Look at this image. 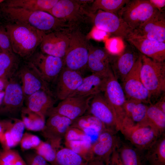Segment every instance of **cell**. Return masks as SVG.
Returning <instances> with one entry per match:
<instances>
[{
	"mask_svg": "<svg viewBox=\"0 0 165 165\" xmlns=\"http://www.w3.org/2000/svg\"><path fill=\"white\" fill-rule=\"evenodd\" d=\"M2 11L12 23L28 25L45 33L58 31L70 32L72 29L64 21L46 12L4 6Z\"/></svg>",
	"mask_w": 165,
	"mask_h": 165,
	"instance_id": "6da1fadb",
	"label": "cell"
},
{
	"mask_svg": "<svg viewBox=\"0 0 165 165\" xmlns=\"http://www.w3.org/2000/svg\"><path fill=\"white\" fill-rule=\"evenodd\" d=\"M13 52L24 59L34 54L45 33L29 25L12 23L6 27Z\"/></svg>",
	"mask_w": 165,
	"mask_h": 165,
	"instance_id": "7a4b0ae2",
	"label": "cell"
},
{
	"mask_svg": "<svg viewBox=\"0 0 165 165\" xmlns=\"http://www.w3.org/2000/svg\"><path fill=\"white\" fill-rule=\"evenodd\" d=\"M119 131L130 143L144 152L161 136L147 123H135L127 116L121 122Z\"/></svg>",
	"mask_w": 165,
	"mask_h": 165,
	"instance_id": "3957f363",
	"label": "cell"
},
{
	"mask_svg": "<svg viewBox=\"0 0 165 165\" xmlns=\"http://www.w3.org/2000/svg\"><path fill=\"white\" fill-rule=\"evenodd\" d=\"M70 42L64 58V67L82 72L87 68L90 45L87 38L78 28L69 33Z\"/></svg>",
	"mask_w": 165,
	"mask_h": 165,
	"instance_id": "277c9868",
	"label": "cell"
},
{
	"mask_svg": "<svg viewBox=\"0 0 165 165\" xmlns=\"http://www.w3.org/2000/svg\"><path fill=\"white\" fill-rule=\"evenodd\" d=\"M140 76L152 98H157L165 91V63L153 60L141 54Z\"/></svg>",
	"mask_w": 165,
	"mask_h": 165,
	"instance_id": "5b68a950",
	"label": "cell"
},
{
	"mask_svg": "<svg viewBox=\"0 0 165 165\" xmlns=\"http://www.w3.org/2000/svg\"><path fill=\"white\" fill-rule=\"evenodd\" d=\"M82 0H59L48 13L68 24L73 29L78 28L93 15L85 8Z\"/></svg>",
	"mask_w": 165,
	"mask_h": 165,
	"instance_id": "8992f818",
	"label": "cell"
},
{
	"mask_svg": "<svg viewBox=\"0 0 165 165\" xmlns=\"http://www.w3.org/2000/svg\"><path fill=\"white\" fill-rule=\"evenodd\" d=\"M158 10L149 0H128L118 16L134 30L139 27Z\"/></svg>",
	"mask_w": 165,
	"mask_h": 165,
	"instance_id": "52a82bcc",
	"label": "cell"
},
{
	"mask_svg": "<svg viewBox=\"0 0 165 165\" xmlns=\"http://www.w3.org/2000/svg\"><path fill=\"white\" fill-rule=\"evenodd\" d=\"M92 17L95 27L100 30L126 40L132 35L133 30L117 15L98 10Z\"/></svg>",
	"mask_w": 165,
	"mask_h": 165,
	"instance_id": "ba28073f",
	"label": "cell"
},
{
	"mask_svg": "<svg viewBox=\"0 0 165 165\" xmlns=\"http://www.w3.org/2000/svg\"><path fill=\"white\" fill-rule=\"evenodd\" d=\"M142 65L141 54L134 66L122 82V87L126 99H132L145 104L151 103V96L141 82L140 70Z\"/></svg>",
	"mask_w": 165,
	"mask_h": 165,
	"instance_id": "9c48e42d",
	"label": "cell"
},
{
	"mask_svg": "<svg viewBox=\"0 0 165 165\" xmlns=\"http://www.w3.org/2000/svg\"><path fill=\"white\" fill-rule=\"evenodd\" d=\"M16 75L9 79L4 90V95L0 107V115L16 116L23 108L25 97L21 83Z\"/></svg>",
	"mask_w": 165,
	"mask_h": 165,
	"instance_id": "30bf717a",
	"label": "cell"
},
{
	"mask_svg": "<svg viewBox=\"0 0 165 165\" xmlns=\"http://www.w3.org/2000/svg\"><path fill=\"white\" fill-rule=\"evenodd\" d=\"M31 62L48 83H54L64 67V58L42 52L34 54L29 58Z\"/></svg>",
	"mask_w": 165,
	"mask_h": 165,
	"instance_id": "8fae6325",
	"label": "cell"
},
{
	"mask_svg": "<svg viewBox=\"0 0 165 165\" xmlns=\"http://www.w3.org/2000/svg\"><path fill=\"white\" fill-rule=\"evenodd\" d=\"M45 126L41 131L46 141L57 150L61 147L62 140L73 121L64 116L51 114L48 116Z\"/></svg>",
	"mask_w": 165,
	"mask_h": 165,
	"instance_id": "7c38bea8",
	"label": "cell"
},
{
	"mask_svg": "<svg viewBox=\"0 0 165 165\" xmlns=\"http://www.w3.org/2000/svg\"><path fill=\"white\" fill-rule=\"evenodd\" d=\"M16 75L21 82L25 98L40 90L52 92L48 84L30 62L19 67Z\"/></svg>",
	"mask_w": 165,
	"mask_h": 165,
	"instance_id": "4fadbf2b",
	"label": "cell"
},
{
	"mask_svg": "<svg viewBox=\"0 0 165 165\" xmlns=\"http://www.w3.org/2000/svg\"><path fill=\"white\" fill-rule=\"evenodd\" d=\"M87 110L88 114L98 119L106 128L119 131V124L115 111L102 93L93 96Z\"/></svg>",
	"mask_w": 165,
	"mask_h": 165,
	"instance_id": "5bb4252c",
	"label": "cell"
},
{
	"mask_svg": "<svg viewBox=\"0 0 165 165\" xmlns=\"http://www.w3.org/2000/svg\"><path fill=\"white\" fill-rule=\"evenodd\" d=\"M164 9L158 10L139 27L134 30L131 37H140L165 42Z\"/></svg>",
	"mask_w": 165,
	"mask_h": 165,
	"instance_id": "9a60e30c",
	"label": "cell"
},
{
	"mask_svg": "<svg viewBox=\"0 0 165 165\" xmlns=\"http://www.w3.org/2000/svg\"><path fill=\"white\" fill-rule=\"evenodd\" d=\"M116 132L106 128L99 134L96 141L91 146V160H99L105 163L108 161L111 154L117 149L121 141L117 136Z\"/></svg>",
	"mask_w": 165,
	"mask_h": 165,
	"instance_id": "2e32d148",
	"label": "cell"
},
{
	"mask_svg": "<svg viewBox=\"0 0 165 165\" xmlns=\"http://www.w3.org/2000/svg\"><path fill=\"white\" fill-rule=\"evenodd\" d=\"M93 96L70 97L59 102L48 112L47 116L57 114L66 117L72 121L84 115L89 107Z\"/></svg>",
	"mask_w": 165,
	"mask_h": 165,
	"instance_id": "e0dca14e",
	"label": "cell"
},
{
	"mask_svg": "<svg viewBox=\"0 0 165 165\" xmlns=\"http://www.w3.org/2000/svg\"><path fill=\"white\" fill-rule=\"evenodd\" d=\"M70 32L58 31L45 33L40 45L41 52L64 58L69 44Z\"/></svg>",
	"mask_w": 165,
	"mask_h": 165,
	"instance_id": "ac0fdd59",
	"label": "cell"
},
{
	"mask_svg": "<svg viewBox=\"0 0 165 165\" xmlns=\"http://www.w3.org/2000/svg\"><path fill=\"white\" fill-rule=\"evenodd\" d=\"M103 93L105 97L115 111L120 127L121 122L126 116L123 105L126 98L122 85L112 71L108 76Z\"/></svg>",
	"mask_w": 165,
	"mask_h": 165,
	"instance_id": "d6986e66",
	"label": "cell"
},
{
	"mask_svg": "<svg viewBox=\"0 0 165 165\" xmlns=\"http://www.w3.org/2000/svg\"><path fill=\"white\" fill-rule=\"evenodd\" d=\"M83 77L82 72L64 67L54 82V97L61 101L70 97L79 87Z\"/></svg>",
	"mask_w": 165,
	"mask_h": 165,
	"instance_id": "ffe728a7",
	"label": "cell"
},
{
	"mask_svg": "<svg viewBox=\"0 0 165 165\" xmlns=\"http://www.w3.org/2000/svg\"><path fill=\"white\" fill-rule=\"evenodd\" d=\"M127 46L118 56L113 55L110 66L113 73L122 82L132 69L141 54L132 45Z\"/></svg>",
	"mask_w": 165,
	"mask_h": 165,
	"instance_id": "44dd1931",
	"label": "cell"
},
{
	"mask_svg": "<svg viewBox=\"0 0 165 165\" xmlns=\"http://www.w3.org/2000/svg\"><path fill=\"white\" fill-rule=\"evenodd\" d=\"M87 68L92 73L108 76L112 70L110 62L113 54L105 49L90 45Z\"/></svg>",
	"mask_w": 165,
	"mask_h": 165,
	"instance_id": "7402d4cb",
	"label": "cell"
},
{
	"mask_svg": "<svg viewBox=\"0 0 165 165\" xmlns=\"http://www.w3.org/2000/svg\"><path fill=\"white\" fill-rule=\"evenodd\" d=\"M127 40L142 55L159 62L165 60V42L137 37Z\"/></svg>",
	"mask_w": 165,
	"mask_h": 165,
	"instance_id": "603a6c76",
	"label": "cell"
},
{
	"mask_svg": "<svg viewBox=\"0 0 165 165\" xmlns=\"http://www.w3.org/2000/svg\"><path fill=\"white\" fill-rule=\"evenodd\" d=\"M54 97L52 92L43 90L37 91L25 98L26 107L45 119L54 107Z\"/></svg>",
	"mask_w": 165,
	"mask_h": 165,
	"instance_id": "cb8c5ba5",
	"label": "cell"
},
{
	"mask_svg": "<svg viewBox=\"0 0 165 165\" xmlns=\"http://www.w3.org/2000/svg\"><path fill=\"white\" fill-rule=\"evenodd\" d=\"M108 75L92 73L84 77L79 87L70 97L94 96L103 93Z\"/></svg>",
	"mask_w": 165,
	"mask_h": 165,
	"instance_id": "d4e9b609",
	"label": "cell"
},
{
	"mask_svg": "<svg viewBox=\"0 0 165 165\" xmlns=\"http://www.w3.org/2000/svg\"><path fill=\"white\" fill-rule=\"evenodd\" d=\"M117 150L124 165H146L144 152L120 141Z\"/></svg>",
	"mask_w": 165,
	"mask_h": 165,
	"instance_id": "484cf974",
	"label": "cell"
},
{
	"mask_svg": "<svg viewBox=\"0 0 165 165\" xmlns=\"http://www.w3.org/2000/svg\"><path fill=\"white\" fill-rule=\"evenodd\" d=\"M71 126L83 131L91 140L92 136L98 135L106 128L102 122L90 114L83 115L74 120Z\"/></svg>",
	"mask_w": 165,
	"mask_h": 165,
	"instance_id": "4316f807",
	"label": "cell"
},
{
	"mask_svg": "<svg viewBox=\"0 0 165 165\" xmlns=\"http://www.w3.org/2000/svg\"><path fill=\"white\" fill-rule=\"evenodd\" d=\"M59 0H9L4 6L49 13Z\"/></svg>",
	"mask_w": 165,
	"mask_h": 165,
	"instance_id": "83f0119b",
	"label": "cell"
},
{
	"mask_svg": "<svg viewBox=\"0 0 165 165\" xmlns=\"http://www.w3.org/2000/svg\"><path fill=\"white\" fill-rule=\"evenodd\" d=\"M19 57L12 52L0 53V78L9 80L16 75L20 67Z\"/></svg>",
	"mask_w": 165,
	"mask_h": 165,
	"instance_id": "f1b7e54d",
	"label": "cell"
},
{
	"mask_svg": "<svg viewBox=\"0 0 165 165\" xmlns=\"http://www.w3.org/2000/svg\"><path fill=\"white\" fill-rule=\"evenodd\" d=\"M148 165H165V135L162 134L144 152Z\"/></svg>",
	"mask_w": 165,
	"mask_h": 165,
	"instance_id": "f546056e",
	"label": "cell"
},
{
	"mask_svg": "<svg viewBox=\"0 0 165 165\" xmlns=\"http://www.w3.org/2000/svg\"><path fill=\"white\" fill-rule=\"evenodd\" d=\"M148 105L136 100L128 99L123 105L126 116L136 123H147L146 113Z\"/></svg>",
	"mask_w": 165,
	"mask_h": 165,
	"instance_id": "4dcf8cb0",
	"label": "cell"
},
{
	"mask_svg": "<svg viewBox=\"0 0 165 165\" xmlns=\"http://www.w3.org/2000/svg\"><path fill=\"white\" fill-rule=\"evenodd\" d=\"M146 122L153 127L160 135L164 134L165 113L157 108L154 104L148 105Z\"/></svg>",
	"mask_w": 165,
	"mask_h": 165,
	"instance_id": "1f68e13d",
	"label": "cell"
},
{
	"mask_svg": "<svg viewBox=\"0 0 165 165\" xmlns=\"http://www.w3.org/2000/svg\"><path fill=\"white\" fill-rule=\"evenodd\" d=\"M128 0H94L89 10L93 15L98 10L115 14L118 15L120 10Z\"/></svg>",
	"mask_w": 165,
	"mask_h": 165,
	"instance_id": "d6a6232c",
	"label": "cell"
},
{
	"mask_svg": "<svg viewBox=\"0 0 165 165\" xmlns=\"http://www.w3.org/2000/svg\"><path fill=\"white\" fill-rule=\"evenodd\" d=\"M57 165H87V162L71 149L61 147L57 152Z\"/></svg>",
	"mask_w": 165,
	"mask_h": 165,
	"instance_id": "836d02e7",
	"label": "cell"
},
{
	"mask_svg": "<svg viewBox=\"0 0 165 165\" xmlns=\"http://www.w3.org/2000/svg\"><path fill=\"white\" fill-rule=\"evenodd\" d=\"M21 120L25 128L33 131H41L46 123L45 119L25 107L21 111Z\"/></svg>",
	"mask_w": 165,
	"mask_h": 165,
	"instance_id": "e575fe53",
	"label": "cell"
},
{
	"mask_svg": "<svg viewBox=\"0 0 165 165\" xmlns=\"http://www.w3.org/2000/svg\"><path fill=\"white\" fill-rule=\"evenodd\" d=\"M3 121L6 130L9 131L16 146L20 144L24 134L25 128L24 123L21 120L14 117Z\"/></svg>",
	"mask_w": 165,
	"mask_h": 165,
	"instance_id": "d590c367",
	"label": "cell"
},
{
	"mask_svg": "<svg viewBox=\"0 0 165 165\" xmlns=\"http://www.w3.org/2000/svg\"><path fill=\"white\" fill-rule=\"evenodd\" d=\"M67 147L81 156L87 161L91 160L90 149L92 143L90 139L64 142Z\"/></svg>",
	"mask_w": 165,
	"mask_h": 165,
	"instance_id": "8d00e7d4",
	"label": "cell"
},
{
	"mask_svg": "<svg viewBox=\"0 0 165 165\" xmlns=\"http://www.w3.org/2000/svg\"><path fill=\"white\" fill-rule=\"evenodd\" d=\"M34 149L36 153L42 157L51 165H57L56 160L57 150L49 142L41 141Z\"/></svg>",
	"mask_w": 165,
	"mask_h": 165,
	"instance_id": "74e56055",
	"label": "cell"
},
{
	"mask_svg": "<svg viewBox=\"0 0 165 165\" xmlns=\"http://www.w3.org/2000/svg\"><path fill=\"white\" fill-rule=\"evenodd\" d=\"M41 141L38 136L25 132L24 134L20 143L21 149L23 151L34 149L40 144Z\"/></svg>",
	"mask_w": 165,
	"mask_h": 165,
	"instance_id": "f35d334b",
	"label": "cell"
},
{
	"mask_svg": "<svg viewBox=\"0 0 165 165\" xmlns=\"http://www.w3.org/2000/svg\"><path fill=\"white\" fill-rule=\"evenodd\" d=\"M20 156L15 150L3 149L0 151V165H16Z\"/></svg>",
	"mask_w": 165,
	"mask_h": 165,
	"instance_id": "ab89813d",
	"label": "cell"
},
{
	"mask_svg": "<svg viewBox=\"0 0 165 165\" xmlns=\"http://www.w3.org/2000/svg\"><path fill=\"white\" fill-rule=\"evenodd\" d=\"M64 139V142L84 139H90L91 141L90 138L83 131L78 128L71 126L66 131Z\"/></svg>",
	"mask_w": 165,
	"mask_h": 165,
	"instance_id": "60d3db41",
	"label": "cell"
},
{
	"mask_svg": "<svg viewBox=\"0 0 165 165\" xmlns=\"http://www.w3.org/2000/svg\"><path fill=\"white\" fill-rule=\"evenodd\" d=\"M24 158L27 165H51L35 152L26 153L24 156Z\"/></svg>",
	"mask_w": 165,
	"mask_h": 165,
	"instance_id": "b9f144b4",
	"label": "cell"
},
{
	"mask_svg": "<svg viewBox=\"0 0 165 165\" xmlns=\"http://www.w3.org/2000/svg\"><path fill=\"white\" fill-rule=\"evenodd\" d=\"M0 48L1 52H12L11 42L6 31L0 30Z\"/></svg>",
	"mask_w": 165,
	"mask_h": 165,
	"instance_id": "7bdbcfd3",
	"label": "cell"
},
{
	"mask_svg": "<svg viewBox=\"0 0 165 165\" xmlns=\"http://www.w3.org/2000/svg\"><path fill=\"white\" fill-rule=\"evenodd\" d=\"M0 142L3 149H9L16 146L10 133L6 130L0 138Z\"/></svg>",
	"mask_w": 165,
	"mask_h": 165,
	"instance_id": "ee69618b",
	"label": "cell"
},
{
	"mask_svg": "<svg viewBox=\"0 0 165 165\" xmlns=\"http://www.w3.org/2000/svg\"><path fill=\"white\" fill-rule=\"evenodd\" d=\"M106 165H124L116 149L112 152Z\"/></svg>",
	"mask_w": 165,
	"mask_h": 165,
	"instance_id": "f6af8a7d",
	"label": "cell"
},
{
	"mask_svg": "<svg viewBox=\"0 0 165 165\" xmlns=\"http://www.w3.org/2000/svg\"><path fill=\"white\" fill-rule=\"evenodd\" d=\"M150 3L158 10L164 9L165 6V0H149Z\"/></svg>",
	"mask_w": 165,
	"mask_h": 165,
	"instance_id": "bcb514c9",
	"label": "cell"
},
{
	"mask_svg": "<svg viewBox=\"0 0 165 165\" xmlns=\"http://www.w3.org/2000/svg\"><path fill=\"white\" fill-rule=\"evenodd\" d=\"M154 105L161 111L165 113V96L163 95L160 99Z\"/></svg>",
	"mask_w": 165,
	"mask_h": 165,
	"instance_id": "7dc6e473",
	"label": "cell"
},
{
	"mask_svg": "<svg viewBox=\"0 0 165 165\" xmlns=\"http://www.w3.org/2000/svg\"><path fill=\"white\" fill-rule=\"evenodd\" d=\"M87 165H106V164L102 160L94 159L88 161Z\"/></svg>",
	"mask_w": 165,
	"mask_h": 165,
	"instance_id": "c3c4849f",
	"label": "cell"
},
{
	"mask_svg": "<svg viewBox=\"0 0 165 165\" xmlns=\"http://www.w3.org/2000/svg\"><path fill=\"white\" fill-rule=\"evenodd\" d=\"M8 80L0 78V92L4 91Z\"/></svg>",
	"mask_w": 165,
	"mask_h": 165,
	"instance_id": "681fc988",
	"label": "cell"
},
{
	"mask_svg": "<svg viewBox=\"0 0 165 165\" xmlns=\"http://www.w3.org/2000/svg\"><path fill=\"white\" fill-rule=\"evenodd\" d=\"M5 130V127L2 121H0V138Z\"/></svg>",
	"mask_w": 165,
	"mask_h": 165,
	"instance_id": "f907efd6",
	"label": "cell"
},
{
	"mask_svg": "<svg viewBox=\"0 0 165 165\" xmlns=\"http://www.w3.org/2000/svg\"><path fill=\"white\" fill-rule=\"evenodd\" d=\"M4 95V91L0 92V107L2 103Z\"/></svg>",
	"mask_w": 165,
	"mask_h": 165,
	"instance_id": "816d5d0a",
	"label": "cell"
},
{
	"mask_svg": "<svg viewBox=\"0 0 165 165\" xmlns=\"http://www.w3.org/2000/svg\"><path fill=\"white\" fill-rule=\"evenodd\" d=\"M4 1V0H0V3H1L3 2Z\"/></svg>",
	"mask_w": 165,
	"mask_h": 165,
	"instance_id": "f5cc1de1",
	"label": "cell"
},
{
	"mask_svg": "<svg viewBox=\"0 0 165 165\" xmlns=\"http://www.w3.org/2000/svg\"><path fill=\"white\" fill-rule=\"evenodd\" d=\"M1 51H0V53H1Z\"/></svg>",
	"mask_w": 165,
	"mask_h": 165,
	"instance_id": "db71d44e",
	"label": "cell"
}]
</instances>
